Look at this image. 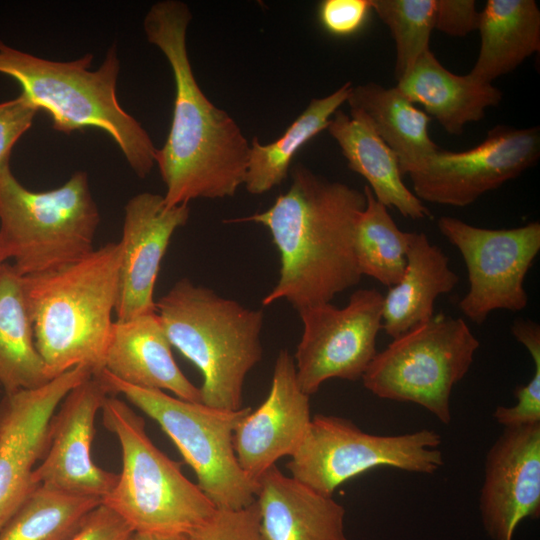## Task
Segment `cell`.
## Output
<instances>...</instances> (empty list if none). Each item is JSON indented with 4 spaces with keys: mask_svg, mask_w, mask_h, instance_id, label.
<instances>
[{
    "mask_svg": "<svg viewBox=\"0 0 540 540\" xmlns=\"http://www.w3.org/2000/svg\"><path fill=\"white\" fill-rule=\"evenodd\" d=\"M190 21L189 7L178 0L154 3L143 21L148 42L166 57L175 83L169 134L155 153L168 208L234 196L244 184L250 151L238 124L196 81L186 44Z\"/></svg>",
    "mask_w": 540,
    "mask_h": 540,
    "instance_id": "6da1fadb",
    "label": "cell"
},
{
    "mask_svg": "<svg viewBox=\"0 0 540 540\" xmlns=\"http://www.w3.org/2000/svg\"><path fill=\"white\" fill-rule=\"evenodd\" d=\"M365 205L363 190L298 164L289 190L271 207L231 220L265 226L279 252V279L262 304L285 300L298 311L331 302L357 285L362 275L355 257V229Z\"/></svg>",
    "mask_w": 540,
    "mask_h": 540,
    "instance_id": "7a4b0ae2",
    "label": "cell"
},
{
    "mask_svg": "<svg viewBox=\"0 0 540 540\" xmlns=\"http://www.w3.org/2000/svg\"><path fill=\"white\" fill-rule=\"evenodd\" d=\"M120 242L61 268L23 277L36 348L51 379L82 365L104 370L115 311Z\"/></svg>",
    "mask_w": 540,
    "mask_h": 540,
    "instance_id": "3957f363",
    "label": "cell"
},
{
    "mask_svg": "<svg viewBox=\"0 0 540 540\" xmlns=\"http://www.w3.org/2000/svg\"><path fill=\"white\" fill-rule=\"evenodd\" d=\"M93 54L71 61H53L11 47L0 40V73L15 79L38 110L51 117L52 127L71 134L89 127L107 133L140 178L155 164L156 147L142 125L119 104L120 71L117 46L102 64L89 70Z\"/></svg>",
    "mask_w": 540,
    "mask_h": 540,
    "instance_id": "277c9868",
    "label": "cell"
},
{
    "mask_svg": "<svg viewBox=\"0 0 540 540\" xmlns=\"http://www.w3.org/2000/svg\"><path fill=\"white\" fill-rule=\"evenodd\" d=\"M155 308L171 346L202 374V403L241 409L245 379L263 355V311L219 296L187 278L177 281Z\"/></svg>",
    "mask_w": 540,
    "mask_h": 540,
    "instance_id": "5b68a950",
    "label": "cell"
},
{
    "mask_svg": "<svg viewBox=\"0 0 540 540\" xmlns=\"http://www.w3.org/2000/svg\"><path fill=\"white\" fill-rule=\"evenodd\" d=\"M104 427L120 444L121 472L102 504L133 532L190 535L216 508L181 465L148 437L145 421L125 401L109 395L101 408Z\"/></svg>",
    "mask_w": 540,
    "mask_h": 540,
    "instance_id": "8992f818",
    "label": "cell"
},
{
    "mask_svg": "<svg viewBox=\"0 0 540 540\" xmlns=\"http://www.w3.org/2000/svg\"><path fill=\"white\" fill-rule=\"evenodd\" d=\"M100 212L88 175L76 171L55 189L24 187L10 166L0 171V251L21 276L75 263L94 250Z\"/></svg>",
    "mask_w": 540,
    "mask_h": 540,
    "instance_id": "52a82bcc",
    "label": "cell"
},
{
    "mask_svg": "<svg viewBox=\"0 0 540 540\" xmlns=\"http://www.w3.org/2000/svg\"><path fill=\"white\" fill-rule=\"evenodd\" d=\"M111 394H119L153 419L192 468L197 486L216 509H237L255 501L258 483L240 467L234 450V432L252 410H224L145 389L99 373Z\"/></svg>",
    "mask_w": 540,
    "mask_h": 540,
    "instance_id": "ba28073f",
    "label": "cell"
},
{
    "mask_svg": "<svg viewBox=\"0 0 540 540\" xmlns=\"http://www.w3.org/2000/svg\"><path fill=\"white\" fill-rule=\"evenodd\" d=\"M479 346L462 318L434 314L377 352L361 379L375 396L418 404L449 424L452 390L469 371Z\"/></svg>",
    "mask_w": 540,
    "mask_h": 540,
    "instance_id": "9c48e42d",
    "label": "cell"
},
{
    "mask_svg": "<svg viewBox=\"0 0 540 540\" xmlns=\"http://www.w3.org/2000/svg\"><path fill=\"white\" fill-rule=\"evenodd\" d=\"M440 444L441 436L431 429L381 436L347 418L316 414L287 468L297 481L333 496L344 482L380 466L432 474L444 464Z\"/></svg>",
    "mask_w": 540,
    "mask_h": 540,
    "instance_id": "30bf717a",
    "label": "cell"
},
{
    "mask_svg": "<svg viewBox=\"0 0 540 540\" xmlns=\"http://www.w3.org/2000/svg\"><path fill=\"white\" fill-rule=\"evenodd\" d=\"M437 226L466 265L469 289L458 306L469 320L480 325L495 310L526 308L529 297L524 280L540 251L538 221L490 229L442 216Z\"/></svg>",
    "mask_w": 540,
    "mask_h": 540,
    "instance_id": "8fae6325",
    "label": "cell"
},
{
    "mask_svg": "<svg viewBox=\"0 0 540 540\" xmlns=\"http://www.w3.org/2000/svg\"><path fill=\"white\" fill-rule=\"evenodd\" d=\"M383 298L377 289H358L344 307L328 302L298 310L303 331L293 359L304 393L332 378H362L377 353Z\"/></svg>",
    "mask_w": 540,
    "mask_h": 540,
    "instance_id": "7c38bea8",
    "label": "cell"
},
{
    "mask_svg": "<svg viewBox=\"0 0 540 540\" xmlns=\"http://www.w3.org/2000/svg\"><path fill=\"white\" fill-rule=\"evenodd\" d=\"M539 155L538 127L497 125L469 150H437L409 174L412 192L422 202L465 207L521 175Z\"/></svg>",
    "mask_w": 540,
    "mask_h": 540,
    "instance_id": "4fadbf2b",
    "label": "cell"
},
{
    "mask_svg": "<svg viewBox=\"0 0 540 540\" xmlns=\"http://www.w3.org/2000/svg\"><path fill=\"white\" fill-rule=\"evenodd\" d=\"M109 395L96 374L64 397L50 420L46 449L32 475L34 485L101 501L109 494L118 474L99 467L92 456L96 416Z\"/></svg>",
    "mask_w": 540,
    "mask_h": 540,
    "instance_id": "5bb4252c",
    "label": "cell"
},
{
    "mask_svg": "<svg viewBox=\"0 0 540 540\" xmlns=\"http://www.w3.org/2000/svg\"><path fill=\"white\" fill-rule=\"evenodd\" d=\"M93 375L76 366L45 385L0 400V531L36 486L32 475L42 459L50 420L64 397Z\"/></svg>",
    "mask_w": 540,
    "mask_h": 540,
    "instance_id": "9a60e30c",
    "label": "cell"
},
{
    "mask_svg": "<svg viewBox=\"0 0 540 540\" xmlns=\"http://www.w3.org/2000/svg\"><path fill=\"white\" fill-rule=\"evenodd\" d=\"M491 540H513L518 525L540 515V423L504 428L485 459L479 497Z\"/></svg>",
    "mask_w": 540,
    "mask_h": 540,
    "instance_id": "2e32d148",
    "label": "cell"
},
{
    "mask_svg": "<svg viewBox=\"0 0 540 540\" xmlns=\"http://www.w3.org/2000/svg\"><path fill=\"white\" fill-rule=\"evenodd\" d=\"M188 204L168 208L160 194L139 193L126 203L122 229L117 320L156 311L153 294L161 261L174 232L185 225Z\"/></svg>",
    "mask_w": 540,
    "mask_h": 540,
    "instance_id": "e0dca14e",
    "label": "cell"
},
{
    "mask_svg": "<svg viewBox=\"0 0 540 540\" xmlns=\"http://www.w3.org/2000/svg\"><path fill=\"white\" fill-rule=\"evenodd\" d=\"M310 396L302 391L293 356L279 351L270 391L260 406L250 411L234 432V450L244 473L253 481L284 456H292L309 428Z\"/></svg>",
    "mask_w": 540,
    "mask_h": 540,
    "instance_id": "ac0fdd59",
    "label": "cell"
},
{
    "mask_svg": "<svg viewBox=\"0 0 540 540\" xmlns=\"http://www.w3.org/2000/svg\"><path fill=\"white\" fill-rule=\"evenodd\" d=\"M171 344L155 312L112 324L104 370L127 384L167 390L175 397L202 403L196 387L175 362Z\"/></svg>",
    "mask_w": 540,
    "mask_h": 540,
    "instance_id": "d6986e66",
    "label": "cell"
},
{
    "mask_svg": "<svg viewBox=\"0 0 540 540\" xmlns=\"http://www.w3.org/2000/svg\"><path fill=\"white\" fill-rule=\"evenodd\" d=\"M257 483L255 500L267 540H348L345 508L333 496L316 492L276 465Z\"/></svg>",
    "mask_w": 540,
    "mask_h": 540,
    "instance_id": "ffe728a7",
    "label": "cell"
},
{
    "mask_svg": "<svg viewBox=\"0 0 540 540\" xmlns=\"http://www.w3.org/2000/svg\"><path fill=\"white\" fill-rule=\"evenodd\" d=\"M396 87L453 135L462 134L466 124L481 120L487 108L502 100V92L492 83L479 81L469 73L450 72L431 50L397 81Z\"/></svg>",
    "mask_w": 540,
    "mask_h": 540,
    "instance_id": "44dd1931",
    "label": "cell"
},
{
    "mask_svg": "<svg viewBox=\"0 0 540 540\" xmlns=\"http://www.w3.org/2000/svg\"><path fill=\"white\" fill-rule=\"evenodd\" d=\"M458 283L445 252L425 233L410 232L404 273L383 298L382 330L396 338L428 321L436 299Z\"/></svg>",
    "mask_w": 540,
    "mask_h": 540,
    "instance_id": "7402d4cb",
    "label": "cell"
},
{
    "mask_svg": "<svg viewBox=\"0 0 540 540\" xmlns=\"http://www.w3.org/2000/svg\"><path fill=\"white\" fill-rule=\"evenodd\" d=\"M346 102L350 116L364 122L394 151L402 176L440 149L428 133L430 116L396 86L386 88L371 82L352 86Z\"/></svg>",
    "mask_w": 540,
    "mask_h": 540,
    "instance_id": "603a6c76",
    "label": "cell"
},
{
    "mask_svg": "<svg viewBox=\"0 0 540 540\" xmlns=\"http://www.w3.org/2000/svg\"><path fill=\"white\" fill-rule=\"evenodd\" d=\"M327 130L339 145L348 167L368 182L381 204L413 220L431 217L430 210L403 182L397 155L370 127L337 110Z\"/></svg>",
    "mask_w": 540,
    "mask_h": 540,
    "instance_id": "cb8c5ba5",
    "label": "cell"
},
{
    "mask_svg": "<svg viewBox=\"0 0 540 540\" xmlns=\"http://www.w3.org/2000/svg\"><path fill=\"white\" fill-rule=\"evenodd\" d=\"M477 30L480 49L469 74L485 83L515 70L540 50V10L534 0H488Z\"/></svg>",
    "mask_w": 540,
    "mask_h": 540,
    "instance_id": "d4e9b609",
    "label": "cell"
},
{
    "mask_svg": "<svg viewBox=\"0 0 540 540\" xmlns=\"http://www.w3.org/2000/svg\"><path fill=\"white\" fill-rule=\"evenodd\" d=\"M34 339L23 276L9 262L0 264V388L30 390L51 381Z\"/></svg>",
    "mask_w": 540,
    "mask_h": 540,
    "instance_id": "484cf974",
    "label": "cell"
},
{
    "mask_svg": "<svg viewBox=\"0 0 540 540\" xmlns=\"http://www.w3.org/2000/svg\"><path fill=\"white\" fill-rule=\"evenodd\" d=\"M352 86L348 82L325 97L312 99L275 141L262 144L256 137L252 139L243 184L250 194L266 193L283 182L298 150L327 129L332 116L347 101Z\"/></svg>",
    "mask_w": 540,
    "mask_h": 540,
    "instance_id": "4316f807",
    "label": "cell"
},
{
    "mask_svg": "<svg viewBox=\"0 0 540 540\" xmlns=\"http://www.w3.org/2000/svg\"><path fill=\"white\" fill-rule=\"evenodd\" d=\"M101 503L36 485L0 531V540H68Z\"/></svg>",
    "mask_w": 540,
    "mask_h": 540,
    "instance_id": "83f0119b",
    "label": "cell"
},
{
    "mask_svg": "<svg viewBox=\"0 0 540 540\" xmlns=\"http://www.w3.org/2000/svg\"><path fill=\"white\" fill-rule=\"evenodd\" d=\"M363 192L366 205L357 220L354 242L358 269L362 276L392 287L404 273L410 232L398 228L367 185Z\"/></svg>",
    "mask_w": 540,
    "mask_h": 540,
    "instance_id": "f1b7e54d",
    "label": "cell"
},
{
    "mask_svg": "<svg viewBox=\"0 0 540 540\" xmlns=\"http://www.w3.org/2000/svg\"><path fill=\"white\" fill-rule=\"evenodd\" d=\"M371 8L389 28L395 41L397 81L430 50L436 0H370Z\"/></svg>",
    "mask_w": 540,
    "mask_h": 540,
    "instance_id": "f546056e",
    "label": "cell"
},
{
    "mask_svg": "<svg viewBox=\"0 0 540 540\" xmlns=\"http://www.w3.org/2000/svg\"><path fill=\"white\" fill-rule=\"evenodd\" d=\"M511 332L531 355L534 373L527 384L515 388L514 406L496 407L493 417L504 428L540 423V326L529 319H517Z\"/></svg>",
    "mask_w": 540,
    "mask_h": 540,
    "instance_id": "4dcf8cb0",
    "label": "cell"
},
{
    "mask_svg": "<svg viewBox=\"0 0 540 540\" xmlns=\"http://www.w3.org/2000/svg\"><path fill=\"white\" fill-rule=\"evenodd\" d=\"M188 536L190 540H267L256 500L242 508L216 509Z\"/></svg>",
    "mask_w": 540,
    "mask_h": 540,
    "instance_id": "1f68e13d",
    "label": "cell"
},
{
    "mask_svg": "<svg viewBox=\"0 0 540 540\" xmlns=\"http://www.w3.org/2000/svg\"><path fill=\"white\" fill-rule=\"evenodd\" d=\"M38 108L22 93L0 103V171L9 167L15 143L31 127Z\"/></svg>",
    "mask_w": 540,
    "mask_h": 540,
    "instance_id": "d6a6232c",
    "label": "cell"
},
{
    "mask_svg": "<svg viewBox=\"0 0 540 540\" xmlns=\"http://www.w3.org/2000/svg\"><path fill=\"white\" fill-rule=\"evenodd\" d=\"M370 11V0H324L319 5L318 17L327 32L344 37L359 31Z\"/></svg>",
    "mask_w": 540,
    "mask_h": 540,
    "instance_id": "836d02e7",
    "label": "cell"
},
{
    "mask_svg": "<svg viewBox=\"0 0 540 540\" xmlns=\"http://www.w3.org/2000/svg\"><path fill=\"white\" fill-rule=\"evenodd\" d=\"M480 12L474 0H436L434 29L464 37L477 30Z\"/></svg>",
    "mask_w": 540,
    "mask_h": 540,
    "instance_id": "e575fe53",
    "label": "cell"
},
{
    "mask_svg": "<svg viewBox=\"0 0 540 540\" xmlns=\"http://www.w3.org/2000/svg\"><path fill=\"white\" fill-rule=\"evenodd\" d=\"M132 533L118 514L101 503L68 540H128Z\"/></svg>",
    "mask_w": 540,
    "mask_h": 540,
    "instance_id": "d590c367",
    "label": "cell"
},
{
    "mask_svg": "<svg viewBox=\"0 0 540 540\" xmlns=\"http://www.w3.org/2000/svg\"><path fill=\"white\" fill-rule=\"evenodd\" d=\"M128 540H190L186 534L133 532Z\"/></svg>",
    "mask_w": 540,
    "mask_h": 540,
    "instance_id": "8d00e7d4",
    "label": "cell"
},
{
    "mask_svg": "<svg viewBox=\"0 0 540 540\" xmlns=\"http://www.w3.org/2000/svg\"><path fill=\"white\" fill-rule=\"evenodd\" d=\"M4 262H5V261H4L3 257H2L1 251H0V264H1V263H4Z\"/></svg>",
    "mask_w": 540,
    "mask_h": 540,
    "instance_id": "74e56055",
    "label": "cell"
}]
</instances>
